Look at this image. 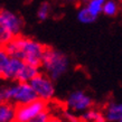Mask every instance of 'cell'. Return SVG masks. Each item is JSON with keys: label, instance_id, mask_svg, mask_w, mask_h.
Masks as SVG:
<instances>
[{"label": "cell", "instance_id": "6da1fadb", "mask_svg": "<svg viewBox=\"0 0 122 122\" xmlns=\"http://www.w3.org/2000/svg\"><path fill=\"white\" fill-rule=\"evenodd\" d=\"M4 49L10 56L18 57L30 65L39 67L47 48L35 39L16 36L4 45Z\"/></svg>", "mask_w": 122, "mask_h": 122}, {"label": "cell", "instance_id": "7a4b0ae2", "mask_svg": "<svg viewBox=\"0 0 122 122\" xmlns=\"http://www.w3.org/2000/svg\"><path fill=\"white\" fill-rule=\"evenodd\" d=\"M38 96L34 91L30 83L26 82H17L15 84L2 87L0 91V100L1 102H10V103L27 104L37 100Z\"/></svg>", "mask_w": 122, "mask_h": 122}, {"label": "cell", "instance_id": "3957f363", "mask_svg": "<svg viewBox=\"0 0 122 122\" xmlns=\"http://www.w3.org/2000/svg\"><path fill=\"white\" fill-rule=\"evenodd\" d=\"M41 66L46 74L53 81H56L67 72L70 67V59L66 54L53 48H47L43 57Z\"/></svg>", "mask_w": 122, "mask_h": 122}, {"label": "cell", "instance_id": "277c9868", "mask_svg": "<svg viewBox=\"0 0 122 122\" xmlns=\"http://www.w3.org/2000/svg\"><path fill=\"white\" fill-rule=\"evenodd\" d=\"M22 27V19L9 10L0 11V41L5 45L19 34Z\"/></svg>", "mask_w": 122, "mask_h": 122}, {"label": "cell", "instance_id": "5b68a950", "mask_svg": "<svg viewBox=\"0 0 122 122\" xmlns=\"http://www.w3.org/2000/svg\"><path fill=\"white\" fill-rule=\"evenodd\" d=\"M26 62L18 57H14L8 54L4 48L0 52V75L4 80H17Z\"/></svg>", "mask_w": 122, "mask_h": 122}, {"label": "cell", "instance_id": "8992f818", "mask_svg": "<svg viewBox=\"0 0 122 122\" xmlns=\"http://www.w3.org/2000/svg\"><path fill=\"white\" fill-rule=\"evenodd\" d=\"M46 101L37 99L30 103L20 104L16 109V122H28L41 112L47 110Z\"/></svg>", "mask_w": 122, "mask_h": 122}, {"label": "cell", "instance_id": "52a82bcc", "mask_svg": "<svg viewBox=\"0 0 122 122\" xmlns=\"http://www.w3.org/2000/svg\"><path fill=\"white\" fill-rule=\"evenodd\" d=\"M29 83L33 86L34 91L36 92L38 99H41L47 102V101L52 100L55 95V87L53 84V80L48 75L39 73Z\"/></svg>", "mask_w": 122, "mask_h": 122}, {"label": "cell", "instance_id": "ba28073f", "mask_svg": "<svg viewBox=\"0 0 122 122\" xmlns=\"http://www.w3.org/2000/svg\"><path fill=\"white\" fill-rule=\"evenodd\" d=\"M93 105L92 97L86 94L84 91L77 90L68 94L66 99V107L67 110L72 112H80L83 113L84 111L91 109Z\"/></svg>", "mask_w": 122, "mask_h": 122}, {"label": "cell", "instance_id": "9c48e42d", "mask_svg": "<svg viewBox=\"0 0 122 122\" xmlns=\"http://www.w3.org/2000/svg\"><path fill=\"white\" fill-rule=\"evenodd\" d=\"M39 74V67L34 66V65H30L28 63H25L24 67L21 68L20 73L17 76V82H26V83H29L33 78H35L37 75Z\"/></svg>", "mask_w": 122, "mask_h": 122}, {"label": "cell", "instance_id": "30bf717a", "mask_svg": "<svg viewBox=\"0 0 122 122\" xmlns=\"http://www.w3.org/2000/svg\"><path fill=\"white\" fill-rule=\"evenodd\" d=\"M16 109L10 102H2L0 105V122H15Z\"/></svg>", "mask_w": 122, "mask_h": 122}, {"label": "cell", "instance_id": "8fae6325", "mask_svg": "<svg viewBox=\"0 0 122 122\" xmlns=\"http://www.w3.org/2000/svg\"><path fill=\"white\" fill-rule=\"evenodd\" d=\"M105 119L109 122H119L122 119V103H111L105 109Z\"/></svg>", "mask_w": 122, "mask_h": 122}, {"label": "cell", "instance_id": "7c38bea8", "mask_svg": "<svg viewBox=\"0 0 122 122\" xmlns=\"http://www.w3.org/2000/svg\"><path fill=\"white\" fill-rule=\"evenodd\" d=\"M82 122H105V114L99 110H94V109H89L84 111L80 117Z\"/></svg>", "mask_w": 122, "mask_h": 122}, {"label": "cell", "instance_id": "4fadbf2b", "mask_svg": "<svg viewBox=\"0 0 122 122\" xmlns=\"http://www.w3.org/2000/svg\"><path fill=\"white\" fill-rule=\"evenodd\" d=\"M97 19L96 16H94L86 7L81 8L77 12V20L81 24H92Z\"/></svg>", "mask_w": 122, "mask_h": 122}, {"label": "cell", "instance_id": "5bb4252c", "mask_svg": "<svg viewBox=\"0 0 122 122\" xmlns=\"http://www.w3.org/2000/svg\"><path fill=\"white\" fill-rule=\"evenodd\" d=\"M105 0H89V2L86 5V8L92 12L94 16L100 15L101 12H103V5Z\"/></svg>", "mask_w": 122, "mask_h": 122}, {"label": "cell", "instance_id": "9a60e30c", "mask_svg": "<svg viewBox=\"0 0 122 122\" xmlns=\"http://www.w3.org/2000/svg\"><path fill=\"white\" fill-rule=\"evenodd\" d=\"M119 11V6L117 4V1L114 0H105V2L103 5V14L110 17H113L118 14Z\"/></svg>", "mask_w": 122, "mask_h": 122}, {"label": "cell", "instance_id": "2e32d148", "mask_svg": "<svg viewBox=\"0 0 122 122\" xmlns=\"http://www.w3.org/2000/svg\"><path fill=\"white\" fill-rule=\"evenodd\" d=\"M49 14H51V6H49V4L48 2H43L37 10V18L41 21H44V20H46L48 18Z\"/></svg>", "mask_w": 122, "mask_h": 122}, {"label": "cell", "instance_id": "e0dca14e", "mask_svg": "<svg viewBox=\"0 0 122 122\" xmlns=\"http://www.w3.org/2000/svg\"><path fill=\"white\" fill-rule=\"evenodd\" d=\"M51 117H52V115L49 114V112H48L47 110H45V111L41 112L39 114H37L35 118H33L28 122H47Z\"/></svg>", "mask_w": 122, "mask_h": 122}, {"label": "cell", "instance_id": "ac0fdd59", "mask_svg": "<svg viewBox=\"0 0 122 122\" xmlns=\"http://www.w3.org/2000/svg\"><path fill=\"white\" fill-rule=\"evenodd\" d=\"M63 118L66 120L67 122H82L81 121V119L77 118V117H75L74 114V112H72V111H64L63 112Z\"/></svg>", "mask_w": 122, "mask_h": 122}, {"label": "cell", "instance_id": "d6986e66", "mask_svg": "<svg viewBox=\"0 0 122 122\" xmlns=\"http://www.w3.org/2000/svg\"><path fill=\"white\" fill-rule=\"evenodd\" d=\"M47 122H67L64 118H59V117H51Z\"/></svg>", "mask_w": 122, "mask_h": 122}, {"label": "cell", "instance_id": "ffe728a7", "mask_svg": "<svg viewBox=\"0 0 122 122\" xmlns=\"http://www.w3.org/2000/svg\"><path fill=\"white\" fill-rule=\"evenodd\" d=\"M65 1H74V0H65Z\"/></svg>", "mask_w": 122, "mask_h": 122}, {"label": "cell", "instance_id": "44dd1931", "mask_svg": "<svg viewBox=\"0 0 122 122\" xmlns=\"http://www.w3.org/2000/svg\"><path fill=\"white\" fill-rule=\"evenodd\" d=\"M119 122H122V119H121V120H120V121H119Z\"/></svg>", "mask_w": 122, "mask_h": 122}, {"label": "cell", "instance_id": "7402d4cb", "mask_svg": "<svg viewBox=\"0 0 122 122\" xmlns=\"http://www.w3.org/2000/svg\"><path fill=\"white\" fill-rule=\"evenodd\" d=\"M15 122H16V121H15Z\"/></svg>", "mask_w": 122, "mask_h": 122}]
</instances>
